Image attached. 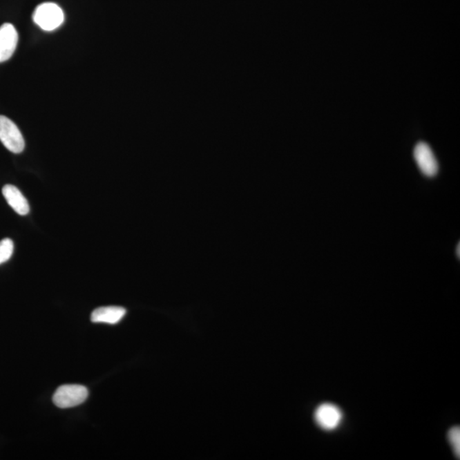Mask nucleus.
<instances>
[{
	"instance_id": "6e6552de",
	"label": "nucleus",
	"mask_w": 460,
	"mask_h": 460,
	"mask_svg": "<svg viewBox=\"0 0 460 460\" xmlns=\"http://www.w3.org/2000/svg\"><path fill=\"white\" fill-rule=\"evenodd\" d=\"M126 310L122 307H101L91 314V321L95 323L117 324L126 316Z\"/></svg>"
},
{
	"instance_id": "f03ea898",
	"label": "nucleus",
	"mask_w": 460,
	"mask_h": 460,
	"mask_svg": "<svg viewBox=\"0 0 460 460\" xmlns=\"http://www.w3.org/2000/svg\"><path fill=\"white\" fill-rule=\"evenodd\" d=\"M88 390L79 385H66L59 387L53 396V403L60 408L79 406L88 397Z\"/></svg>"
},
{
	"instance_id": "9b49d317",
	"label": "nucleus",
	"mask_w": 460,
	"mask_h": 460,
	"mask_svg": "<svg viewBox=\"0 0 460 460\" xmlns=\"http://www.w3.org/2000/svg\"><path fill=\"white\" fill-rule=\"evenodd\" d=\"M459 247H460V245H459V244H458V247H457V249H456V253H457V255H458V258H459V257H460V251H460V248H459Z\"/></svg>"
},
{
	"instance_id": "9d476101",
	"label": "nucleus",
	"mask_w": 460,
	"mask_h": 460,
	"mask_svg": "<svg viewBox=\"0 0 460 460\" xmlns=\"http://www.w3.org/2000/svg\"><path fill=\"white\" fill-rule=\"evenodd\" d=\"M449 443L454 448V454L459 459L460 456V429L459 426L454 427L448 432Z\"/></svg>"
},
{
	"instance_id": "423d86ee",
	"label": "nucleus",
	"mask_w": 460,
	"mask_h": 460,
	"mask_svg": "<svg viewBox=\"0 0 460 460\" xmlns=\"http://www.w3.org/2000/svg\"><path fill=\"white\" fill-rule=\"evenodd\" d=\"M18 34L12 23L0 27V64L9 60L17 49Z\"/></svg>"
},
{
	"instance_id": "20e7f679",
	"label": "nucleus",
	"mask_w": 460,
	"mask_h": 460,
	"mask_svg": "<svg viewBox=\"0 0 460 460\" xmlns=\"http://www.w3.org/2000/svg\"><path fill=\"white\" fill-rule=\"evenodd\" d=\"M416 163L427 177H434L438 173V162L432 148L425 142H419L414 151Z\"/></svg>"
},
{
	"instance_id": "39448f33",
	"label": "nucleus",
	"mask_w": 460,
	"mask_h": 460,
	"mask_svg": "<svg viewBox=\"0 0 460 460\" xmlns=\"http://www.w3.org/2000/svg\"><path fill=\"white\" fill-rule=\"evenodd\" d=\"M342 419V411L334 404H321L315 412V421L317 425L325 430L337 429Z\"/></svg>"
},
{
	"instance_id": "7ed1b4c3",
	"label": "nucleus",
	"mask_w": 460,
	"mask_h": 460,
	"mask_svg": "<svg viewBox=\"0 0 460 460\" xmlns=\"http://www.w3.org/2000/svg\"><path fill=\"white\" fill-rule=\"evenodd\" d=\"M0 141L10 152L20 153L24 151L25 141L19 128L3 115H0Z\"/></svg>"
},
{
	"instance_id": "1a4fd4ad",
	"label": "nucleus",
	"mask_w": 460,
	"mask_h": 460,
	"mask_svg": "<svg viewBox=\"0 0 460 460\" xmlns=\"http://www.w3.org/2000/svg\"><path fill=\"white\" fill-rule=\"evenodd\" d=\"M14 243L9 238L3 239L0 242V265L9 260L13 254Z\"/></svg>"
},
{
	"instance_id": "f257e3e1",
	"label": "nucleus",
	"mask_w": 460,
	"mask_h": 460,
	"mask_svg": "<svg viewBox=\"0 0 460 460\" xmlns=\"http://www.w3.org/2000/svg\"><path fill=\"white\" fill-rule=\"evenodd\" d=\"M32 20L45 31H53L64 21V13L59 6L55 3H43L36 7Z\"/></svg>"
},
{
	"instance_id": "0eeeda50",
	"label": "nucleus",
	"mask_w": 460,
	"mask_h": 460,
	"mask_svg": "<svg viewBox=\"0 0 460 460\" xmlns=\"http://www.w3.org/2000/svg\"><path fill=\"white\" fill-rule=\"evenodd\" d=\"M3 197H5L7 203L17 214L21 216H26L29 213L30 207L27 199L17 187L13 185L7 184L2 189Z\"/></svg>"
}]
</instances>
